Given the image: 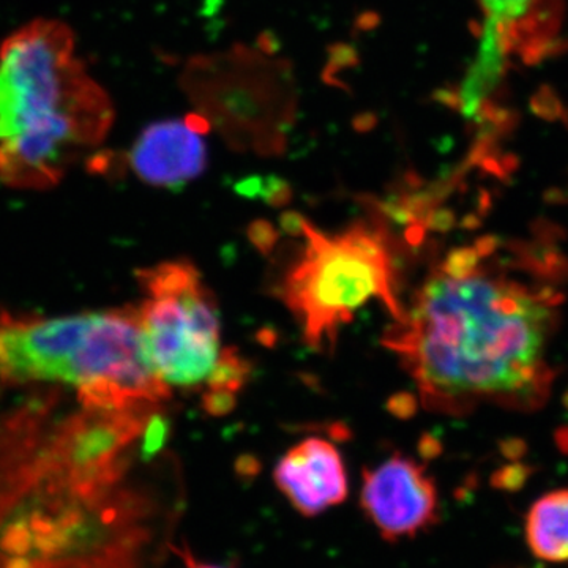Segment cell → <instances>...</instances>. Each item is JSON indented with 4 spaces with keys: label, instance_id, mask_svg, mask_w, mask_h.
<instances>
[{
    "label": "cell",
    "instance_id": "cell-1",
    "mask_svg": "<svg viewBox=\"0 0 568 568\" xmlns=\"http://www.w3.org/2000/svg\"><path fill=\"white\" fill-rule=\"evenodd\" d=\"M496 241L459 246L429 272L383 345L428 410L544 405L564 294L547 263Z\"/></svg>",
    "mask_w": 568,
    "mask_h": 568
},
{
    "label": "cell",
    "instance_id": "cell-2",
    "mask_svg": "<svg viewBox=\"0 0 568 568\" xmlns=\"http://www.w3.org/2000/svg\"><path fill=\"white\" fill-rule=\"evenodd\" d=\"M28 383L74 387L84 407L162 406L171 396L134 306L51 320L0 315V386Z\"/></svg>",
    "mask_w": 568,
    "mask_h": 568
},
{
    "label": "cell",
    "instance_id": "cell-3",
    "mask_svg": "<svg viewBox=\"0 0 568 568\" xmlns=\"http://www.w3.org/2000/svg\"><path fill=\"white\" fill-rule=\"evenodd\" d=\"M286 227L305 245L280 283L278 295L313 349H331L339 328L372 301L383 302L394 320L405 313L396 290L394 253L386 231L355 222L339 233H324L302 216Z\"/></svg>",
    "mask_w": 568,
    "mask_h": 568
},
{
    "label": "cell",
    "instance_id": "cell-4",
    "mask_svg": "<svg viewBox=\"0 0 568 568\" xmlns=\"http://www.w3.org/2000/svg\"><path fill=\"white\" fill-rule=\"evenodd\" d=\"M69 26L36 20L0 44V140L59 112L114 121L108 93L73 58Z\"/></svg>",
    "mask_w": 568,
    "mask_h": 568
},
{
    "label": "cell",
    "instance_id": "cell-5",
    "mask_svg": "<svg viewBox=\"0 0 568 568\" xmlns=\"http://www.w3.org/2000/svg\"><path fill=\"white\" fill-rule=\"evenodd\" d=\"M138 280L142 332L156 373L170 387L201 386L222 353L219 306L203 275L178 260L141 268Z\"/></svg>",
    "mask_w": 568,
    "mask_h": 568
},
{
    "label": "cell",
    "instance_id": "cell-6",
    "mask_svg": "<svg viewBox=\"0 0 568 568\" xmlns=\"http://www.w3.org/2000/svg\"><path fill=\"white\" fill-rule=\"evenodd\" d=\"M361 506L387 541L414 538L439 517L435 481L425 467L398 454L364 470Z\"/></svg>",
    "mask_w": 568,
    "mask_h": 568
},
{
    "label": "cell",
    "instance_id": "cell-7",
    "mask_svg": "<svg viewBox=\"0 0 568 568\" xmlns=\"http://www.w3.org/2000/svg\"><path fill=\"white\" fill-rule=\"evenodd\" d=\"M203 115L166 119L142 130L130 151L129 163L142 182L159 189H178L194 181L207 166Z\"/></svg>",
    "mask_w": 568,
    "mask_h": 568
},
{
    "label": "cell",
    "instance_id": "cell-8",
    "mask_svg": "<svg viewBox=\"0 0 568 568\" xmlns=\"http://www.w3.org/2000/svg\"><path fill=\"white\" fill-rule=\"evenodd\" d=\"M274 480L291 506L306 518L339 506L349 493L342 455L321 437H308L287 450L275 467Z\"/></svg>",
    "mask_w": 568,
    "mask_h": 568
},
{
    "label": "cell",
    "instance_id": "cell-9",
    "mask_svg": "<svg viewBox=\"0 0 568 568\" xmlns=\"http://www.w3.org/2000/svg\"><path fill=\"white\" fill-rule=\"evenodd\" d=\"M510 52V44L500 29L495 22L485 20L476 58L467 69L458 91V108L467 119L480 118L481 111L506 74Z\"/></svg>",
    "mask_w": 568,
    "mask_h": 568
},
{
    "label": "cell",
    "instance_id": "cell-10",
    "mask_svg": "<svg viewBox=\"0 0 568 568\" xmlns=\"http://www.w3.org/2000/svg\"><path fill=\"white\" fill-rule=\"evenodd\" d=\"M530 551L548 562L568 560V489L540 497L526 519Z\"/></svg>",
    "mask_w": 568,
    "mask_h": 568
},
{
    "label": "cell",
    "instance_id": "cell-11",
    "mask_svg": "<svg viewBox=\"0 0 568 568\" xmlns=\"http://www.w3.org/2000/svg\"><path fill=\"white\" fill-rule=\"evenodd\" d=\"M485 20L495 22L504 33L511 51L518 47L519 36L544 11L549 0H478Z\"/></svg>",
    "mask_w": 568,
    "mask_h": 568
},
{
    "label": "cell",
    "instance_id": "cell-12",
    "mask_svg": "<svg viewBox=\"0 0 568 568\" xmlns=\"http://www.w3.org/2000/svg\"><path fill=\"white\" fill-rule=\"evenodd\" d=\"M250 376H252V364L237 349L227 347L220 353L212 375L205 381L207 384L205 392L237 396L248 383Z\"/></svg>",
    "mask_w": 568,
    "mask_h": 568
},
{
    "label": "cell",
    "instance_id": "cell-13",
    "mask_svg": "<svg viewBox=\"0 0 568 568\" xmlns=\"http://www.w3.org/2000/svg\"><path fill=\"white\" fill-rule=\"evenodd\" d=\"M171 551H173L174 555H178L179 558L182 559L183 567L185 568H226L215 566V564L204 562V560L197 559L196 556H194L192 548H190L189 544H185V541H183L181 547H175L174 544L173 548H171Z\"/></svg>",
    "mask_w": 568,
    "mask_h": 568
},
{
    "label": "cell",
    "instance_id": "cell-14",
    "mask_svg": "<svg viewBox=\"0 0 568 568\" xmlns=\"http://www.w3.org/2000/svg\"><path fill=\"white\" fill-rule=\"evenodd\" d=\"M253 242L260 248L265 250L267 252L268 248H271L272 245H274L275 242V234L274 231H272L271 226H267V224H261V226H254L253 227Z\"/></svg>",
    "mask_w": 568,
    "mask_h": 568
}]
</instances>
